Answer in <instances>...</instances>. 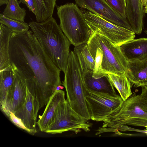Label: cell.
<instances>
[{
	"mask_svg": "<svg viewBox=\"0 0 147 147\" xmlns=\"http://www.w3.org/2000/svg\"><path fill=\"white\" fill-rule=\"evenodd\" d=\"M9 55L11 64L26 81L35 86L40 109L62 85L60 70L45 52L31 30L13 32L11 38Z\"/></svg>",
	"mask_w": 147,
	"mask_h": 147,
	"instance_id": "obj_1",
	"label": "cell"
},
{
	"mask_svg": "<svg viewBox=\"0 0 147 147\" xmlns=\"http://www.w3.org/2000/svg\"><path fill=\"white\" fill-rule=\"evenodd\" d=\"M29 25L45 52L64 73L70 53V43L55 19L52 17L42 22H30Z\"/></svg>",
	"mask_w": 147,
	"mask_h": 147,
	"instance_id": "obj_2",
	"label": "cell"
},
{
	"mask_svg": "<svg viewBox=\"0 0 147 147\" xmlns=\"http://www.w3.org/2000/svg\"><path fill=\"white\" fill-rule=\"evenodd\" d=\"M96 135L107 132H114L123 125L147 127V99L134 93L123 102L119 110L103 121Z\"/></svg>",
	"mask_w": 147,
	"mask_h": 147,
	"instance_id": "obj_3",
	"label": "cell"
},
{
	"mask_svg": "<svg viewBox=\"0 0 147 147\" xmlns=\"http://www.w3.org/2000/svg\"><path fill=\"white\" fill-rule=\"evenodd\" d=\"M62 85L65 88L67 100L70 107L85 119H90L86 96L87 89L79 63L74 51L69 53Z\"/></svg>",
	"mask_w": 147,
	"mask_h": 147,
	"instance_id": "obj_4",
	"label": "cell"
},
{
	"mask_svg": "<svg viewBox=\"0 0 147 147\" xmlns=\"http://www.w3.org/2000/svg\"><path fill=\"white\" fill-rule=\"evenodd\" d=\"M57 8L60 26L70 43L76 47L87 42L93 32L78 6L68 3Z\"/></svg>",
	"mask_w": 147,
	"mask_h": 147,
	"instance_id": "obj_5",
	"label": "cell"
},
{
	"mask_svg": "<svg viewBox=\"0 0 147 147\" xmlns=\"http://www.w3.org/2000/svg\"><path fill=\"white\" fill-rule=\"evenodd\" d=\"M88 120L75 111L66 99L57 107L53 120L45 132L55 134L68 131L76 134L82 130L88 132L91 126Z\"/></svg>",
	"mask_w": 147,
	"mask_h": 147,
	"instance_id": "obj_6",
	"label": "cell"
},
{
	"mask_svg": "<svg viewBox=\"0 0 147 147\" xmlns=\"http://www.w3.org/2000/svg\"><path fill=\"white\" fill-rule=\"evenodd\" d=\"M87 43L99 48L103 53L102 66L105 73L125 74L127 61L119 46L96 32L93 34Z\"/></svg>",
	"mask_w": 147,
	"mask_h": 147,
	"instance_id": "obj_7",
	"label": "cell"
},
{
	"mask_svg": "<svg viewBox=\"0 0 147 147\" xmlns=\"http://www.w3.org/2000/svg\"><path fill=\"white\" fill-rule=\"evenodd\" d=\"M85 20L92 32H96L119 47L134 39L132 31L115 25L89 11H82Z\"/></svg>",
	"mask_w": 147,
	"mask_h": 147,
	"instance_id": "obj_8",
	"label": "cell"
},
{
	"mask_svg": "<svg viewBox=\"0 0 147 147\" xmlns=\"http://www.w3.org/2000/svg\"><path fill=\"white\" fill-rule=\"evenodd\" d=\"M86 100L90 119L104 121L120 109L123 100L121 96L87 91Z\"/></svg>",
	"mask_w": 147,
	"mask_h": 147,
	"instance_id": "obj_9",
	"label": "cell"
},
{
	"mask_svg": "<svg viewBox=\"0 0 147 147\" xmlns=\"http://www.w3.org/2000/svg\"><path fill=\"white\" fill-rule=\"evenodd\" d=\"M27 93L25 102L22 107L14 113L20 119L29 131L30 134L34 135L36 132V120L40 108L39 100L36 95L35 87L26 84Z\"/></svg>",
	"mask_w": 147,
	"mask_h": 147,
	"instance_id": "obj_10",
	"label": "cell"
},
{
	"mask_svg": "<svg viewBox=\"0 0 147 147\" xmlns=\"http://www.w3.org/2000/svg\"><path fill=\"white\" fill-rule=\"evenodd\" d=\"M76 4L117 26L133 31L128 21L113 9L105 0H75Z\"/></svg>",
	"mask_w": 147,
	"mask_h": 147,
	"instance_id": "obj_11",
	"label": "cell"
},
{
	"mask_svg": "<svg viewBox=\"0 0 147 147\" xmlns=\"http://www.w3.org/2000/svg\"><path fill=\"white\" fill-rule=\"evenodd\" d=\"M13 67L16 72L14 80L7 96L4 106L1 109L8 117L11 112L15 113L22 107L25 102L27 93L26 80Z\"/></svg>",
	"mask_w": 147,
	"mask_h": 147,
	"instance_id": "obj_12",
	"label": "cell"
},
{
	"mask_svg": "<svg viewBox=\"0 0 147 147\" xmlns=\"http://www.w3.org/2000/svg\"><path fill=\"white\" fill-rule=\"evenodd\" d=\"M82 73L83 80L87 91L113 96L117 95L107 74L96 79L92 76L93 72L91 71L85 70Z\"/></svg>",
	"mask_w": 147,
	"mask_h": 147,
	"instance_id": "obj_13",
	"label": "cell"
},
{
	"mask_svg": "<svg viewBox=\"0 0 147 147\" xmlns=\"http://www.w3.org/2000/svg\"><path fill=\"white\" fill-rule=\"evenodd\" d=\"M119 47L127 62L147 58V38L134 39L123 44Z\"/></svg>",
	"mask_w": 147,
	"mask_h": 147,
	"instance_id": "obj_14",
	"label": "cell"
},
{
	"mask_svg": "<svg viewBox=\"0 0 147 147\" xmlns=\"http://www.w3.org/2000/svg\"><path fill=\"white\" fill-rule=\"evenodd\" d=\"M65 100V92L61 90H56L53 94L47 103L43 113L39 116L37 123L41 131L45 132L53 120L57 107Z\"/></svg>",
	"mask_w": 147,
	"mask_h": 147,
	"instance_id": "obj_15",
	"label": "cell"
},
{
	"mask_svg": "<svg viewBox=\"0 0 147 147\" xmlns=\"http://www.w3.org/2000/svg\"><path fill=\"white\" fill-rule=\"evenodd\" d=\"M141 0H127V19L133 31L137 34L142 33L144 12Z\"/></svg>",
	"mask_w": 147,
	"mask_h": 147,
	"instance_id": "obj_16",
	"label": "cell"
},
{
	"mask_svg": "<svg viewBox=\"0 0 147 147\" xmlns=\"http://www.w3.org/2000/svg\"><path fill=\"white\" fill-rule=\"evenodd\" d=\"M125 74L135 87L147 86V58L127 62Z\"/></svg>",
	"mask_w": 147,
	"mask_h": 147,
	"instance_id": "obj_17",
	"label": "cell"
},
{
	"mask_svg": "<svg viewBox=\"0 0 147 147\" xmlns=\"http://www.w3.org/2000/svg\"><path fill=\"white\" fill-rule=\"evenodd\" d=\"M13 32L7 26L0 23V70L11 65L9 55V46Z\"/></svg>",
	"mask_w": 147,
	"mask_h": 147,
	"instance_id": "obj_18",
	"label": "cell"
},
{
	"mask_svg": "<svg viewBox=\"0 0 147 147\" xmlns=\"http://www.w3.org/2000/svg\"><path fill=\"white\" fill-rule=\"evenodd\" d=\"M15 70L11 65L0 70V105L4 107L7 96L10 91L15 77Z\"/></svg>",
	"mask_w": 147,
	"mask_h": 147,
	"instance_id": "obj_19",
	"label": "cell"
},
{
	"mask_svg": "<svg viewBox=\"0 0 147 147\" xmlns=\"http://www.w3.org/2000/svg\"><path fill=\"white\" fill-rule=\"evenodd\" d=\"M74 52L78 58L82 72L85 70L93 72L95 62L89 50L87 42L75 47Z\"/></svg>",
	"mask_w": 147,
	"mask_h": 147,
	"instance_id": "obj_20",
	"label": "cell"
},
{
	"mask_svg": "<svg viewBox=\"0 0 147 147\" xmlns=\"http://www.w3.org/2000/svg\"><path fill=\"white\" fill-rule=\"evenodd\" d=\"M107 75L124 101L132 95L131 83L125 74L118 75L108 73Z\"/></svg>",
	"mask_w": 147,
	"mask_h": 147,
	"instance_id": "obj_21",
	"label": "cell"
},
{
	"mask_svg": "<svg viewBox=\"0 0 147 147\" xmlns=\"http://www.w3.org/2000/svg\"><path fill=\"white\" fill-rule=\"evenodd\" d=\"M36 22L45 21L52 17L56 0H33Z\"/></svg>",
	"mask_w": 147,
	"mask_h": 147,
	"instance_id": "obj_22",
	"label": "cell"
},
{
	"mask_svg": "<svg viewBox=\"0 0 147 147\" xmlns=\"http://www.w3.org/2000/svg\"><path fill=\"white\" fill-rule=\"evenodd\" d=\"M2 14L10 19L24 22L26 10L21 7L17 0H9Z\"/></svg>",
	"mask_w": 147,
	"mask_h": 147,
	"instance_id": "obj_23",
	"label": "cell"
},
{
	"mask_svg": "<svg viewBox=\"0 0 147 147\" xmlns=\"http://www.w3.org/2000/svg\"><path fill=\"white\" fill-rule=\"evenodd\" d=\"M88 47L95 61V65L93 71L92 76L97 79L101 78L107 74L104 72L102 64L103 58L102 50L99 47L88 43Z\"/></svg>",
	"mask_w": 147,
	"mask_h": 147,
	"instance_id": "obj_24",
	"label": "cell"
},
{
	"mask_svg": "<svg viewBox=\"0 0 147 147\" xmlns=\"http://www.w3.org/2000/svg\"><path fill=\"white\" fill-rule=\"evenodd\" d=\"M0 22L13 32L18 33L26 32L29 30L30 28L29 24L24 21L10 19L2 13L0 14Z\"/></svg>",
	"mask_w": 147,
	"mask_h": 147,
	"instance_id": "obj_25",
	"label": "cell"
},
{
	"mask_svg": "<svg viewBox=\"0 0 147 147\" xmlns=\"http://www.w3.org/2000/svg\"><path fill=\"white\" fill-rule=\"evenodd\" d=\"M110 6L117 13L127 19L126 3L125 0H105Z\"/></svg>",
	"mask_w": 147,
	"mask_h": 147,
	"instance_id": "obj_26",
	"label": "cell"
},
{
	"mask_svg": "<svg viewBox=\"0 0 147 147\" xmlns=\"http://www.w3.org/2000/svg\"><path fill=\"white\" fill-rule=\"evenodd\" d=\"M8 117L11 121L15 125L30 134L29 131L25 127L21 120L16 116L13 113L11 112Z\"/></svg>",
	"mask_w": 147,
	"mask_h": 147,
	"instance_id": "obj_27",
	"label": "cell"
},
{
	"mask_svg": "<svg viewBox=\"0 0 147 147\" xmlns=\"http://www.w3.org/2000/svg\"><path fill=\"white\" fill-rule=\"evenodd\" d=\"M19 2L25 4L30 11L35 15V9L33 0H20Z\"/></svg>",
	"mask_w": 147,
	"mask_h": 147,
	"instance_id": "obj_28",
	"label": "cell"
},
{
	"mask_svg": "<svg viewBox=\"0 0 147 147\" xmlns=\"http://www.w3.org/2000/svg\"><path fill=\"white\" fill-rule=\"evenodd\" d=\"M141 95L143 97L147 99V86H144L143 88Z\"/></svg>",
	"mask_w": 147,
	"mask_h": 147,
	"instance_id": "obj_29",
	"label": "cell"
},
{
	"mask_svg": "<svg viewBox=\"0 0 147 147\" xmlns=\"http://www.w3.org/2000/svg\"><path fill=\"white\" fill-rule=\"evenodd\" d=\"M9 0H0V5H1L5 4H6Z\"/></svg>",
	"mask_w": 147,
	"mask_h": 147,
	"instance_id": "obj_30",
	"label": "cell"
},
{
	"mask_svg": "<svg viewBox=\"0 0 147 147\" xmlns=\"http://www.w3.org/2000/svg\"><path fill=\"white\" fill-rule=\"evenodd\" d=\"M142 5L145 6L147 4V0H141Z\"/></svg>",
	"mask_w": 147,
	"mask_h": 147,
	"instance_id": "obj_31",
	"label": "cell"
},
{
	"mask_svg": "<svg viewBox=\"0 0 147 147\" xmlns=\"http://www.w3.org/2000/svg\"><path fill=\"white\" fill-rule=\"evenodd\" d=\"M144 13H147V4L145 6L144 8Z\"/></svg>",
	"mask_w": 147,
	"mask_h": 147,
	"instance_id": "obj_32",
	"label": "cell"
},
{
	"mask_svg": "<svg viewBox=\"0 0 147 147\" xmlns=\"http://www.w3.org/2000/svg\"><path fill=\"white\" fill-rule=\"evenodd\" d=\"M125 2H126V1H127V0H125Z\"/></svg>",
	"mask_w": 147,
	"mask_h": 147,
	"instance_id": "obj_33",
	"label": "cell"
},
{
	"mask_svg": "<svg viewBox=\"0 0 147 147\" xmlns=\"http://www.w3.org/2000/svg\"><path fill=\"white\" fill-rule=\"evenodd\" d=\"M147 4H146V5H147Z\"/></svg>",
	"mask_w": 147,
	"mask_h": 147,
	"instance_id": "obj_34",
	"label": "cell"
}]
</instances>
